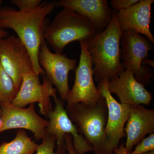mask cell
Returning a JSON list of instances; mask_svg holds the SVG:
<instances>
[{
	"mask_svg": "<svg viewBox=\"0 0 154 154\" xmlns=\"http://www.w3.org/2000/svg\"><path fill=\"white\" fill-rule=\"evenodd\" d=\"M56 7V1L42 3L36 8L16 11L9 7L0 8V26L10 28L28 50L37 75L45 73L39 65L38 54L41 45L45 42L44 35V19Z\"/></svg>",
	"mask_w": 154,
	"mask_h": 154,
	"instance_id": "6da1fadb",
	"label": "cell"
},
{
	"mask_svg": "<svg viewBox=\"0 0 154 154\" xmlns=\"http://www.w3.org/2000/svg\"><path fill=\"white\" fill-rule=\"evenodd\" d=\"M122 32L119 25L116 11L110 24L87 44L96 82L115 79L124 69L120 59V41Z\"/></svg>",
	"mask_w": 154,
	"mask_h": 154,
	"instance_id": "7a4b0ae2",
	"label": "cell"
},
{
	"mask_svg": "<svg viewBox=\"0 0 154 154\" xmlns=\"http://www.w3.org/2000/svg\"><path fill=\"white\" fill-rule=\"evenodd\" d=\"M98 34L93 23L76 12L63 8L48 26H44L45 40L55 53L62 54L74 41L89 43Z\"/></svg>",
	"mask_w": 154,
	"mask_h": 154,
	"instance_id": "3957f363",
	"label": "cell"
},
{
	"mask_svg": "<svg viewBox=\"0 0 154 154\" xmlns=\"http://www.w3.org/2000/svg\"><path fill=\"white\" fill-rule=\"evenodd\" d=\"M66 110L80 134L93 148L94 154H114L108 151L105 144L107 109L104 98L93 104L79 103L67 106Z\"/></svg>",
	"mask_w": 154,
	"mask_h": 154,
	"instance_id": "277c9868",
	"label": "cell"
},
{
	"mask_svg": "<svg viewBox=\"0 0 154 154\" xmlns=\"http://www.w3.org/2000/svg\"><path fill=\"white\" fill-rule=\"evenodd\" d=\"M120 46L123 68L132 71L139 82L144 87L147 85L153 77V72L149 66H143L142 62L153 49L151 42L145 36L130 30L122 33Z\"/></svg>",
	"mask_w": 154,
	"mask_h": 154,
	"instance_id": "5b68a950",
	"label": "cell"
},
{
	"mask_svg": "<svg viewBox=\"0 0 154 154\" xmlns=\"http://www.w3.org/2000/svg\"><path fill=\"white\" fill-rule=\"evenodd\" d=\"M54 99L55 107L48 113L47 117L49 121L45 133L55 138L57 146L56 152L57 154L65 153V136L66 134L71 135L73 147L77 154H85L87 152L93 151V148L80 134L76 126L69 117L64 106L63 100L57 97Z\"/></svg>",
	"mask_w": 154,
	"mask_h": 154,
	"instance_id": "8992f818",
	"label": "cell"
},
{
	"mask_svg": "<svg viewBox=\"0 0 154 154\" xmlns=\"http://www.w3.org/2000/svg\"><path fill=\"white\" fill-rule=\"evenodd\" d=\"M43 75V84L39 81V76L34 70L30 71L22 75V82L17 96L12 104L17 107L24 108L28 104L38 103L39 112L47 117L48 113L53 110L50 97H57V90L45 74Z\"/></svg>",
	"mask_w": 154,
	"mask_h": 154,
	"instance_id": "52a82bcc",
	"label": "cell"
},
{
	"mask_svg": "<svg viewBox=\"0 0 154 154\" xmlns=\"http://www.w3.org/2000/svg\"><path fill=\"white\" fill-rule=\"evenodd\" d=\"M81 54L79 65L75 69L74 84L66 99L67 106L79 103L93 104L102 99L94 79L93 64L87 43L80 42Z\"/></svg>",
	"mask_w": 154,
	"mask_h": 154,
	"instance_id": "ba28073f",
	"label": "cell"
},
{
	"mask_svg": "<svg viewBox=\"0 0 154 154\" xmlns=\"http://www.w3.org/2000/svg\"><path fill=\"white\" fill-rule=\"evenodd\" d=\"M0 62L13 80L18 93L22 85V75L34 69L28 50L15 35L0 40Z\"/></svg>",
	"mask_w": 154,
	"mask_h": 154,
	"instance_id": "9c48e42d",
	"label": "cell"
},
{
	"mask_svg": "<svg viewBox=\"0 0 154 154\" xmlns=\"http://www.w3.org/2000/svg\"><path fill=\"white\" fill-rule=\"evenodd\" d=\"M97 88L107 105V118L105 131V144L108 151L113 153L114 150L118 147L120 140L126 136L124 128L129 118L131 106L122 104L116 100L109 91L107 81L99 83Z\"/></svg>",
	"mask_w": 154,
	"mask_h": 154,
	"instance_id": "30bf717a",
	"label": "cell"
},
{
	"mask_svg": "<svg viewBox=\"0 0 154 154\" xmlns=\"http://www.w3.org/2000/svg\"><path fill=\"white\" fill-rule=\"evenodd\" d=\"M38 60L48 79L58 91L60 99L66 101L70 91L69 73L76 68V60L66 54L51 52L45 42L40 46Z\"/></svg>",
	"mask_w": 154,
	"mask_h": 154,
	"instance_id": "8fae6325",
	"label": "cell"
},
{
	"mask_svg": "<svg viewBox=\"0 0 154 154\" xmlns=\"http://www.w3.org/2000/svg\"><path fill=\"white\" fill-rule=\"evenodd\" d=\"M1 108L0 133L8 130L24 129L32 131L36 140H42L45 136L48 121L37 114L34 103L30 104L28 108L1 103Z\"/></svg>",
	"mask_w": 154,
	"mask_h": 154,
	"instance_id": "7c38bea8",
	"label": "cell"
},
{
	"mask_svg": "<svg viewBox=\"0 0 154 154\" xmlns=\"http://www.w3.org/2000/svg\"><path fill=\"white\" fill-rule=\"evenodd\" d=\"M108 87L110 93L115 94L122 104L149 106L153 99L151 93L138 82L130 70H124L118 77L109 81Z\"/></svg>",
	"mask_w": 154,
	"mask_h": 154,
	"instance_id": "4fadbf2b",
	"label": "cell"
},
{
	"mask_svg": "<svg viewBox=\"0 0 154 154\" xmlns=\"http://www.w3.org/2000/svg\"><path fill=\"white\" fill-rule=\"evenodd\" d=\"M56 3V7L69 9L87 18L98 33L109 25L114 12L108 6L107 0H60Z\"/></svg>",
	"mask_w": 154,
	"mask_h": 154,
	"instance_id": "5bb4252c",
	"label": "cell"
},
{
	"mask_svg": "<svg viewBox=\"0 0 154 154\" xmlns=\"http://www.w3.org/2000/svg\"><path fill=\"white\" fill-rule=\"evenodd\" d=\"M154 0H140L128 8L116 11L119 25L122 32L133 30L145 36L154 44L150 24Z\"/></svg>",
	"mask_w": 154,
	"mask_h": 154,
	"instance_id": "9a60e30c",
	"label": "cell"
},
{
	"mask_svg": "<svg viewBox=\"0 0 154 154\" xmlns=\"http://www.w3.org/2000/svg\"><path fill=\"white\" fill-rule=\"evenodd\" d=\"M126 123L124 128L127 136L125 146L127 153H130L145 136L154 133V110L147 109L142 105L131 106Z\"/></svg>",
	"mask_w": 154,
	"mask_h": 154,
	"instance_id": "2e32d148",
	"label": "cell"
},
{
	"mask_svg": "<svg viewBox=\"0 0 154 154\" xmlns=\"http://www.w3.org/2000/svg\"><path fill=\"white\" fill-rule=\"evenodd\" d=\"M37 146L25 130L19 129L13 140L3 142L0 145V154H33Z\"/></svg>",
	"mask_w": 154,
	"mask_h": 154,
	"instance_id": "e0dca14e",
	"label": "cell"
},
{
	"mask_svg": "<svg viewBox=\"0 0 154 154\" xmlns=\"http://www.w3.org/2000/svg\"><path fill=\"white\" fill-rule=\"evenodd\" d=\"M17 92L14 82L8 74L0 62V102L4 104H12Z\"/></svg>",
	"mask_w": 154,
	"mask_h": 154,
	"instance_id": "ac0fdd59",
	"label": "cell"
},
{
	"mask_svg": "<svg viewBox=\"0 0 154 154\" xmlns=\"http://www.w3.org/2000/svg\"><path fill=\"white\" fill-rule=\"evenodd\" d=\"M56 141L54 137L45 134L42 139V143L37 146L36 154H57L54 151Z\"/></svg>",
	"mask_w": 154,
	"mask_h": 154,
	"instance_id": "d6986e66",
	"label": "cell"
},
{
	"mask_svg": "<svg viewBox=\"0 0 154 154\" xmlns=\"http://www.w3.org/2000/svg\"><path fill=\"white\" fill-rule=\"evenodd\" d=\"M154 150V134L140 141L133 151L127 154H143Z\"/></svg>",
	"mask_w": 154,
	"mask_h": 154,
	"instance_id": "ffe728a7",
	"label": "cell"
},
{
	"mask_svg": "<svg viewBox=\"0 0 154 154\" xmlns=\"http://www.w3.org/2000/svg\"><path fill=\"white\" fill-rule=\"evenodd\" d=\"M11 2L18 8L19 11L36 8L42 4L41 0H11Z\"/></svg>",
	"mask_w": 154,
	"mask_h": 154,
	"instance_id": "44dd1931",
	"label": "cell"
},
{
	"mask_svg": "<svg viewBox=\"0 0 154 154\" xmlns=\"http://www.w3.org/2000/svg\"><path fill=\"white\" fill-rule=\"evenodd\" d=\"M140 0H112L110 4L116 11H122L130 8Z\"/></svg>",
	"mask_w": 154,
	"mask_h": 154,
	"instance_id": "7402d4cb",
	"label": "cell"
},
{
	"mask_svg": "<svg viewBox=\"0 0 154 154\" xmlns=\"http://www.w3.org/2000/svg\"><path fill=\"white\" fill-rule=\"evenodd\" d=\"M66 149L67 151L68 154H77L74 149L72 146V137L70 134H66L65 136Z\"/></svg>",
	"mask_w": 154,
	"mask_h": 154,
	"instance_id": "603a6c76",
	"label": "cell"
},
{
	"mask_svg": "<svg viewBox=\"0 0 154 154\" xmlns=\"http://www.w3.org/2000/svg\"><path fill=\"white\" fill-rule=\"evenodd\" d=\"M114 154H127V151L125 146V144L122 143L119 147L117 148L113 151Z\"/></svg>",
	"mask_w": 154,
	"mask_h": 154,
	"instance_id": "cb8c5ba5",
	"label": "cell"
},
{
	"mask_svg": "<svg viewBox=\"0 0 154 154\" xmlns=\"http://www.w3.org/2000/svg\"><path fill=\"white\" fill-rule=\"evenodd\" d=\"M3 2V1L0 0V8H1V5H2V3ZM8 35V33L6 32L5 30L3 29L0 26V40L3 39V38H5L7 37V36Z\"/></svg>",
	"mask_w": 154,
	"mask_h": 154,
	"instance_id": "d4e9b609",
	"label": "cell"
},
{
	"mask_svg": "<svg viewBox=\"0 0 154 154\" xmlns=\"http://www.w3.org/2000/svg\"><path fill=\"white\" fill-rule=\"evenodd\" d=\"M145 65H148L149 66H154V60H152L146 59L144 60L142 62V65L144 66Z\"/></svg>",
	"mask_w": 154,
	"mask_h": 154,
	"instance_id": "484cf974",
	"label": "cell"
},
{
	"mask_svg": "<svg viewBox=\"0 0 154 154\" xmlns=\"http://www.w3.org/2000/svg\"><path fill=\"white\" fill-rule=\"evenodd\" d=\"M2 108H1V102H0V119H1V117H2Z\"/></svg>",
	"mask_w": 154,
	"mask_h": 154,
	"instance_id": "4316f807",
	"label": "cell"
},
{
	"mask_svg": "<svg viewBox=\"0 0 154 154\" xmlns=\"http://www.w3.org/2000/svg\"><path fill=\"white\" fill-rule=\"evenodd\" d=\"M143 154H154V150L152 151Z\"/></svg>",
	"mask_w": 154,
	"mask_h": 154,
	"instance_id": "83f0119b",
	"label": "cell"
},
{
	"mask_svg": "<svg viewBox=\"0 0 154 154\" xmlns=\"http://www.w3.org/2000/svg\"><path fill=\"white\" fill-rule=\"evenodd\" d=\"M66 154V153H63V154Z\"/></svg>",
	"mask_w": 154,
	"mask_h": 154,
	"instance_id": "f1b7e54d",
	"label": "cell"
}]
</instances>
